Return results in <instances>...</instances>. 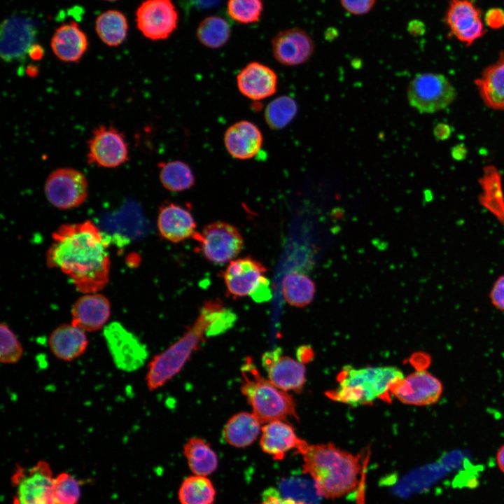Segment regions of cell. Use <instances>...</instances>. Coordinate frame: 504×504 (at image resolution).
<instances>
[{"mask_svg":"<svg viewBox=\"0 0 504 504\" xmlns=\"http://www.w3.org/2000/svg\"><path fill=\"white\" fill-rule=\"evenodd\" d=\"M46 253L49 267L57 268L85 294L103 289L109 279L108 241L90 220L62 225L52 234Z\"/></svg>","mask_w":504,"mask_h":504,"instance_id":"obj_1","label":"cell"},{"mask_svg":"<svg viewBox=\"0 0 504 504\" xmlns=\"http://www.w3.org/2000/svg\"><path fill=\"white\" fill-rule=\"evenodd\" d=\"M303 459V472L315 482L323 497L339 498L355 490L361 472L358 455L332 443L309 444L298 452Z\"/></svg>","mask_w":504,"mask_h":504,"instance_id":"obj_2","label":"cell"},{"mask_svg":"<svg viewBox=\"0 0 504 504\" xmlns=\"http://www.w3.org/2000/svg\"><path fill=\"white\" fill-rule=\"evenodd\" d=\"M404 377L402 372L393 366H346L338 375V386L326 395L334 401L354 407L372 403L378 398L386 401L393 386Z\"/></svg>","mask_w":504,"mask_h":504,"instance_id":"obj_3","label":"cell"},{"mask_svg":"<svg viewBox=\"0 0 504 504\" xmlns=\"http://www.w3.org/2000/svg\"><path fill=\"white\" fill-rule=\"evenodd\" d=\"M241 372L243 377L241 393L251 405L252 413L262 424L284 421L288 417L298 418L293 397L263 377L252 358H246Z\"/></svg>","mask_w":504,"mask_h":504,"instance_id":"obj_4","label":"cell"},{"mask_svg":"<svg viewBox=\"0 0 504 504\" xmlns=\"http://www.w3.org/2000/svg\"><path fill=\"white\" fill-rule=\"evenodd\" d=\"M209 327V321L200 312L192 326L179 340L152 358L145 379L149 391L162 386L181 371L192 354L208 337Z\"/></svg>","mask_w":504,"mask_h":504,"instance_id":"obj_5","label":"cell"},{"mask_svg":"<svg viewBox=\"0 0 504 504\" xmlns=\"http://www.w3.org/2000/svg\"><path fill=\"white\" fill-rule=\"evenodd\" d=\"M410 105L421 113L441 111L454 100L456 90L443 75L433 73L416 74L407 91Z\"/></svg>","mask_w":504,"mask_h":504,"instance_id":"obj_6","label":"cell"},{"mask_svg":"<svg viewBox=\"0 0 504 504\" xmlns=\"http://www.w3.org/2000/svg\"><path fill=\"white\" fill-rule=\"evenodd\" d=\"M54 479L46 461H39L28 469L18 466L11 479L15 489L13 504H55Z\"/></svg>","mask_w":504,"mask_h":504,"instance_id":"obj_7","label":"cell"},{"mask_svg":"<svg viewBox=\"0 0 504 504\" xmlns=\"http://www.w3.org/2000/svg\"><path fill=\"white\" fill-rule=\"evenodd\" d=\"M203 256L210 262L223 265L236 258L244 247V239L234 225L216 221L205 225L196 234Z\"/></svg>","mask_w":504,"mask_h":504,"instance_id":"obj_8","label":"cell"},{"mask_svg":"<svg viewBox=\"0 0 504 504\" xmlns=\"http://www.w3.org/2000/svg\"><path fill=\"white\" fill-rule=\"evenodd\" d=\"M45 193L48 201L57 208H75L81 205L88 197V181L77 169L59 168L47 178Z\"/></svg>","mask_w":504,"mask_h":504,"instance_id":"obj_9","label":"cell"},{"mask_svg":"<svg viewBox=\"0 0 504 504\" xmlns=\"http://www.w3.org/2000/svg\"><path fill=\"white\" fill-rule=\"evenodd\" d=\"M125 136L113 125H99L88 141V162L106 168L117 167L128 161Z\"/></svg>","mask_w":504,"mask_h":504,"instance_id":"obj_10","label":"cell"},{"mask_svg":"<svg viewBox=\"0 0 504 504\" xmlns=\"http://www.w3.org/2000/svg\"><path fill=\"white\" fill-rule=\"evenodd\" d=\"M136 17L139 30L153 41L169 38L178 27V13L171 0H146L138 7Z\"/></svg>","mask_w":504,"mask_h":504,"instance_id":"obj_11","label":"cell"},{"mask_svg":"<svg viewBox=\"0 0 504 504\" xmlns=\"http://www.w3.org/2000/svg\"><path fill=\"white\" fill-rule=\"evenodd\" d=\"M104 335L118 369L132 372L143 365L147 357L145 345L121 324L115 322L106 326Z\"/></svg>","mask_w":504,"mask_h":504,"instance_id":"obj_12","label":"cell"},{"mask_svg":"<svg viewBox=\"0 0 504 504\" xmlns=\"http://www.w3.org/2000/svg\"><path fill=\"white\" fill-rule=\"evenodd\" d=\"M444 22L451 34L466 46L472 45L486 32L481 10L470 0H449Z\"/></svg>","mask_w":504,"mask_h":504,"instance_id":"obj_13","label":"cell"},{"mask_svg":"<svg viewBox=\"0 0 504 504\" xmlns=\"http://www.w3.org/2000/svg\"><path fill=\"white\" fill-rule=\"evenodd\" d=\"M442 391V382L424 370H419L404 377L391 389V393L400 402L416 406L436 403Z\"/></svg>","mask_w":504,"mask_h":504,"instance_id":"obj_14","label":"cell"},{"mask_svg":"<svg viewBox=\"0 0 504 504\" xmlns=\"http://www.w3.org/2000/svg\"><path fill=\"white\" fill-rule=\"evenodd\" d=\"M36 35V23L29 18L12 16L1 26V56L6 62L24 60Z\"/></svg>","mask_w":504,"mask_h":504,"instance_id":"obj_15","label":"cell"},{"mask_svg":"<svg viewBox=\"0 0 504 504\" xmlns=\"http://www.w3.org/2000/svg\"><path fill=\"white\" fill-rule=\"evenodd\" d=\"M274 59L285 66H297L307 62L314 52V43L304 29L290 28L279 32L272 39Z\"/></svg>","mask_w":504,"mask_h":504,"instance_id":"obj_16","label":"cell"},{"mask_svg":"<svg viewBox=\"0 0 504 504\" xmlns=\"http://www.w3.org/2000/svg\"><path fill=\"white\" fill-rule=\"evenodd\" d=\"M266 271L262 262L251 257L234 259L223 273L227 292L234 298L250 296L265 277Z\"/></svg>","mask_w":504,"mask_h":504,"instance_id":"obj_17","label":"cell"},{"mask_svg":"<svg viewBox=\"0 0 504 504\" xmlns=\"http://www.w3.org/2000/svg\"><path fill=\"white\" fill-rule=\"evenodd\" d=\"M262 362L269 380L278 388L285 391H300L302 388L305 383L303 363L281 356L279 348L265 353Z\"/></svg>","mask_w":504,"mask_h":504,"instance_id":"obj_18","label":"cell"},{"mask_svg":"<svg viewBox=\"0 0 504 504\" xmlns=\"http://www.w3.org/2000/svg\"><path fill=\"white\" fill-rule=\"evenodd\" d=\"M240 93L253 101H261L276 92L278 76L270 66L258 62L246 65L237 75Z\"/></svg>","mask_w":504,"mask_h":504,"instance_id":"obj_19","label":"cell"},{"mask_svg":"<svg viewBox=\"0 0 504 504\" xmlns=\"http://www.w3.org/2000/svg\"><path fill=\"white\" fill-rule=\"evenodd\" d=\"M110 316L108 300L99 293H88L74 303L71 323L85 332H92L104 328Z\"/></svg>","mask_w":504,"mask_h":504,"instance_id":"obj_20","label":"cell"},{"mask_svg":"<svg viewBox=\"0 0 504 504\" xmlns=\"http://www.w3.org/2000/svg\"><path fill=\"white\" fill-rule=\"evenodd\" d=\"M224 145L235 159L248 160L260 151L263 142L259 127L248 120H240L230 125L224 134Z\"/></svg>","mask_w":504,"mask_h":504,"instance_id":"obj_21","label":"cell"},{"mask_svg":"<svg viewBox=\"0 0 504 504\" xmlns=\"http://www.w3.org/2000/svg\"><path fill=\"white\" fill-rule=\"evenodd\" d=\"M307 442L298 438L293 428L283 420L265 424L261 430L262 450L274 459L281 460L291 449L298 452Z\"/></svg>","mask_w":504,"mask_h":504,"instance_id":"obj_22","label":"cell"},{"mask_svg":"<svg viewBox=\"0 0 504 504\" xmlns=\"http://www.w3.org/2000/svg\"><path fill=\"white\" fill-rule=\"evenodd\" d=\"M157 225L160 234L174 243L194 236L197 225L191 212L175 203H169L160 209Z\"/></svg>","mask_w":504,"mask_h":504,"instance_id":"obj_23","label":"cell"},{"mask_svg":"<svg viewBox=\"0 0 504 504\" xmlns=\"http://www.w3.org/2000/svg\"><path fill=\"white\" fill-rule=\"evenodd\" d=\"M48 344L55 358L64 362H71L85 354L89 340L85 331L71 323H65L52 331Z\"/></svg>","mask_w":504,"mask_h":504,"instance_id":"obj_24","label":"cell"},{"mask_svg":"<svg viewBox=\"0 0 504 504\" xmlns=\"http://www.w3.org/2000/svg\"><path fill=\"white\" fill-rule=\"evenodd\" d=\"M54 54L66 62H78L86 52L88 41L77 23L71 22L58 27L51 38Z\"/></svg>","mask_w":504,"mask_h":504,"instance_id":"obj_25","label":"cell"},{"mask_svg":"<svg viewBox=\"0 0 504 504\" xmlns=\"http://www.w3.org/2000/svg\"><path fill=\"white\" fill-rule=\"evenodd\" d=\"M475 83L486 106L504 110V52L483 71Z\"/></svg>","mask_w":504,"mask_h":504,"instance_id":"obj_26","label":"cell"},{"mask_svg":"<svg viewBox=\"0 0 504 504\" xmlns=\"http://www.w3.org/2000/svg\"><path fill=\"white\" fill-rule=\"evenodd\" d=\"M261 424L253 413H237L231 416L225 424L223 438L232 447H246L253 443L260 435Z\"/></svg>","mask_w":504,"mask_h":504,"instance_id":"obj_27","label":"cell"},{"mask_svg":"<svg viewBox=\"0 0 504 504\" xmlns=\"http://www.w3.org/2000/svg\"><path fill=\"white\" fill-rule=\"evenodd\" d=\"M183 454L193 475L208 476L218 468L216 453L202 438H190L183 447Z\"/></svg>","mask_w":504,"mask_h":504,"instance_id":"obj_28","label":"cell"},{"mask_svg":"<svg viewBox=\"0 0 504 504\" xmlns=\"http://www.w3.org/2000/svg\"><path fill=\"white\" fill-rule=\"evenodd\" d=\"M281 288L286 302L296 307H304L309 304L316 293V285L312 279L297 272L289 273L284 276Z\"/></svg>","mask_w":504,"mask_h":504,"instance_id":"obj_29","label":"cell"},{"mask_svg":"<svg viewBox=\"0 0 504 504\" xmlns=\"http://www.w3.org/2000/svg\"><path fill=\"white\" fill-rule=\"evenodd\" d=\"M127 21L120 11L109 10L98 16L95 30L100 39L109 46H118L127 34Z\"/></svg>","mask_w":504,"mask_h":504,"instance_id":"obj_30","label":"cell"},{"mask_svg":"<svg viewBox=\"0 0 504 504\" xmlns=\"http://www.w3.org/2000/svg\"><path fill=\"white\" fill-rule=\"evenodd\" d=\"M480 184L482 203L504 223V198L498 170L493 166L484 167Z\"/></svg>","mask_w":504,"mask_h":504,"instance_id":"obj_31","label":"cell"},{"mask_svg":"<svg viewBox=\"0 0 504 504\" xmlns=\"http://www.w3.org/2000/svg\"><path fill=\"white\" fill-rule=\"evenodd\" d=\"M159 178L162 185L172 192H182L191 188L195 177L190 167L181 160L159 163Z\"/></svg>","mask_w":504,"mask_h":504,"instance_id":"obj_32","label":"cell"},{"mask_svg":"<svg viewBox=\"0 0 504 504\" xmlns=\"http://www.w3.org/2000/svg\"><path fill=\"white\" fill-rule=\"evenodd\" d=\"M216 489L207 476L192 475L181 484L178 497L181 504H213Z\"/></svg>","mask_w":504,"mask_h":504,"instance_id":"obj_33","label":"cell"},{"mask_svg":"<svg viewBox=\"0 0 504 504\" xmlns=\"http://www.w3.org/2000/svg\"><path fill=\"white\" fill-rule=\"evenodd\" d=\"M196 35L204 46L217 49L223 46L231 35L229 23L223 18L211 15L205 18L197 27Z\"/></svg>","mask_w":504,"mask_h":504,"instance_id":"obj_34","label":"cell"},{"mask_svg":"<svg viewBox=\"0 0 504 504\" xmlns=\"http://www.w3.org/2000/svg\"><path fill=\"white\" fill-rule=\"evenodd\" d=\"M298 109V104L291 97H277L265 107V121L271 130H282L293 121L297 115Z\"/></svg>","mask_w":504,"mask_h":504,"instance_id":"obj_35","label":"cell"},{"mask_svg":"<svg viewBox=\"0 0 504 504\" xmlns=\"http://www.w3.org/2000/svg\"><path fill=\"white\" fill-rule=\"evenodd\" d=\"M279 487L278 491L283 496L303 504H316L323 496L312 478L310 480L298 477L285 478Z\"/></svg>","mask_w":504,"mask_h":504,"instance_id":"obj_36","label":"cell"},{"mask_svg":"<svg viewBox=\"0 0 504 504\" xmlns=\"http://www.w3.org/2000/svg\"><path fill=\"white\" fill-rule=\"evenodd\" d=\"M263 10L262 0H228L229 16L240 24H252L259 21Z\"/></svg>","mask_w":504,"mask_h":504,"instance_id":"obj_37","label":"cell"},{"mask_svg":"<svg viewBox=\"0 0 504 504\" xmlns=\"http://www.w3.org/2000/svg\"><path fill=\"white\" fill-rule=\"evenodd\" d=\"M80 489L78 480L67 472L54 479L53 497L55 504H78Z\"/></svg>","mask_w":504,"mask_h":504,"instance_id":"obj_38","label":"cell"},{"mask_svg":"<svg viewBox=\"0 0 504 504\" xmlns=\"http://www.w3.org/2000/svg\"><path fill=\"white\" fill-rule=\"evenodd\" d=\"M24 354L23 346L15 332L6 323L0 326V361L2 364H15Z\"/></svg>","mask_w":504,"mask_h":504,"instance_id":"obj_39","label":"cell"},{"mask_svg":"<svg viewBox=\"0 0 504 504\" xmlns=\"http://www.w3.org/2000/svg\"><path fill=\"white\" fill-rule=\"evenodd\" d=\"M376 0H340L342 7L349 13L355 15L369 13L374 6Z\"/></svg>","mask_w":504,"mask_h":504,"instance_id":"obj_40","label":"cell"},{"mask_svg":"<svg viewBox=\"0 0 504 504\" xmlns=\"http://www.w3.org/2000/svg\"><path fill=\"white\" fill-rule=\"evenodd\" d=\"M489 298L496 308L504 312V275L500 276L494 282Z\"/></svg>","mask_w":504,"mask_h":504,"instance_id":"obj_41","label":"cell"},{"mask_svg":"<svg viewBox=\"0 0 504 504\" xmlns=\"http://www.w3.org/2000/svg\"><path fill=\"white\" fill-rule=\"evenodd\" d=\"M484 17V22L489 28L499 29L504 27L503 9L500 8H491L486 12Z\"/></svg>","mask_w":504,"mask_h":504,"instance_id":"obj_42","label":"cell"},{"mask_svg":"<svg viewBox=\"0 0 504 504\" xmlns=\"http://www.w3.org/2000/svg\"><path fill=\"white\" fill-rule=\"evenodd\" d=\"M258 504H303L283 496L278 490L269 489L264 492L262 498Z\"/></svg>","mask_w":504,"mask_h":504,"instance_id":"obj_43","label":"cell"},{"mask_svg":"<svg viewBox=\"0 0 504 504\" xmlns=\"http://www.w3.org/2000/svg\"><path fill=\"white\" fill-rule=\"evenodd\" d=\"M250 297L257 302H266L271 298L270 281L266 276L260 281Z\"/></svg>","mask_w":504,"mask_h":504,"instance_id":"obj_44","label":"cell"},{"mask_svg":"<svg viewBox=\"0 0 504 504\" xmlns=\"http://www.w3.org/2000/svg\"><path fill=\"white\" fill-rule=\"evenodd\" d=\"M407 30L409 33L414 36H421L426 31V26L423 22L418 20H413L409 22Z\"/></svg>","mask_w":504,"mask_h":504,"instance_id":"obj_45","label":"cell"},{"mask_svg":"<svg viewBox=\"0 0 504 504\" xmlns=\"http://www.w3.org/2000/svg\"><path fill=\"white\" fill-rule=\"evenodd\" d=\"M434 134L438 139L444 140L450 136L451 130L447 125L440 123L435 126Z\"/></svg>","mask_w":504,"mask_h":504,"instance_id":"obj_46","label":"cell"},{"mask_svg":"<svg viewBox=\"0 0 504 504\" xmlns=\"http://www.w3.org/2000/svg\"><path fill=\"white\" fill-rule=\"evenodd\" d=\"M44 55L43 48L38 44H34L31 46L28 51V55L34 60L41 59Z\"/></svg>","mask_w":504,"mask_h":504,"instance_id":"obj_47","label":"cell"},{"mask_svg":"<svg viewBox=\"0 0 504 504\" xmlns=\"http://www.w3.org/2000/svg\"><path fill=\"white\" fill-rule=\"evenodd\" d=\"M496 458L499 469L504 473V444L498 449Z\"/></svg>","mask_w":504,"mask_h":504,"instance_id":"obj_48","label":"cell"},{"mask_svg":"<svg viewBox=\"0 0 504 504\" xmlns=\"http://www.w3.org/2000/svg\"><path fill=\"white\" fill-rule=\"evenodd\" d=\"M339 35L338 29L335 27H328L325 31V38L328 41L335 40Z\"/></svg>","mask_w":504,"mask_h":504,"instance_id":"obj_49","label":"cell"},{"mask_svg":"<svg viewBox=\"0 0 504 504\" xmlns=\"http://www.w3.org/2000/svg\"><path fill=\"white\" fill-rule=\"evenodd\" d=\"M27 73L31 76H34L38 74V69L35 66H29L27 69Z\"/></svg>","mask_w":504,"mask_h":504,"instance_id":"obj_50","label":"cell"},{"mask_svg":"<svg viewBox=\"0 0 504 504\" xmlns=\"http://www.w3.org/2000/svg\"><path fill=\"white\" fill-rule=\"evenodd\" d=\"M105 1H117V0H105Z\"/></svg>","mask_w":504,"mask_h":504,"instance_id":"obj_51","label":"cell"}]
</instances>
